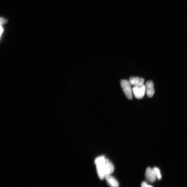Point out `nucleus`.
Segmentation results:
<instances>
[{"mask_svg": "<svg viewBox=\"0 0 187 187\" xmlns=\"http://www.w3.org/2000/svg\"><path fill=\"white\" fill-rule=\"evenodd\" d=\"M145 86L146 94L148 97H152L155 93L153 82L151 80H149L146 83Z\"/></svg>", "mask_w": 187, "mask_h": 187, "instance_id": "5", "label": "nucleus"}, {"mask_svg": "<svg viewBox=\"0 0 187 187\" xmlns=\"http://www.w3.org/2000/svg\"><path fill=\"white\" fill-rule=\"evenodd\" d=\"M154 170L156 175L157 178L159 180H161V175L160 173V170L159 168L156 167H155L153 168Z\"/></svg>", "mask_w": 187, "mask_h": 187, "instance_id": "8", "label": "nucleus"}, {"mask_svg": "<svg viewBox=\"0 0 187 187\" xmlns=\"http://www.w3.org/2000/svg\"><path fill=\"white\" fill-rule=\"evenodd\" d=\"M129 82L131 85L135 86L142 85L145 80L143 78L137 77H131L129 78Z\"/></svg>", "mask_w": 187, "mask_h": 187, "instance_id": "7", "label": "nucleus"}, {"mask_svg": "<svg viewBox=\"0 0 187 187\" xmlns=\"http://www.w3.org/2000/svg\"><path fill=\"white\" fill-rule=\"evenodd\" d=\"M7 21L3 18H1V24H5L7 22Z\"/></svg>", "mask_w": 187, "mask_h": 187, "instance_id": "9", "label": "nucleus"}, {"mask_svg": "<svg viewBox=\"0 0 187 187\" xmlns=\"http://www.w3.org/2000/svg\"><path fill=\"white\" fill-rule=\"evenodd\" d=\"M129 81L122 80L121 81V85L126 97L129 99L132 98V90Z\"/></svg>", "mask_w": 187, "mask_h": 187, "instance_id": "2", "label": "nucleus"}, {"mask_svg": "<svg viewBox=\"0 0 187 187\" xmlns=\"http://www.w3.org/2000/svg\"><path fill=\"white\" fill-rule=\"evenodd\" d=\"M97 172L99 178L103 180L106 176L110 175L114 171V165L104 156H100L95 160Z\"/></svg>", "mask_w": 187, "mask_h": 187, "instance_id": "1", "label": "nucleus"}, {"mask_svg": "<svg viewBox=\"0 0 187 187\" xmlns=\"http://www.w3.org/2000/svg\"><path fill=\"white\" fill-rule=\"evenodd\" d=\"M132 92L136 98L138 99L142 98L146 92L145 85L142 84L134 86L132 89Z\"/></svg>", "mask_w": 187, "mask_h": 187, "instance_id": "3", "label": "nucleus"}, {"mask_svg": "<svg viewBox=\"0 0 187 187\" xmlns=\"http://www.w3.org/2000/svg\"><path fill=\"white\" fill-rule=\"evenodd\" d=\"M145 175L146 180L150 182H154L157 178L153 169L149 167L146 168Z\"/></svg>", "mask_w": 187, "mask_h": 187, "instance_id": "4", "label": "nucleus"}, {"mask_svg": "<svg viewBox=\"0 0 187 187\" xmlns=\"http://www.w3.org/2000/svg\"><path fill=\"white\" fill-rule=\"evenodd\" d=\"M148 185L147 183L146 182H143L141 183V187H146Z\"/></svg>", "mask_w": 187, "mask_h": 187, "instance_id": "10", "label": "nucleus"}, {"mask_svg": "<svg viewBox=\"0 0 187 187\" xmlns=\"http://www.w3.org/2000/svg\"><path fill=\"white\" fill-rule=\"evenodd\" d=\"M105 179L110 187H119V183L117 180L111 175L106 176Z\"/></svg>", "mask_w": 187, "mask_h": 187, "instance_id": "6", "label": "nucleus"}, {"mask_svg": "<svg viewBox=\"0 0 187 187\" xmlns=\"http://www.w3.org/2000/svg\"><path fill=\"white\" fill-rule=\"evenodd\" d=\"M146 187H153V186H152L151 185H148V186Z\"/></svg>", "mask_w": 187, "mask_h": 187, "instance_id": "11", "label": "nucleus"}]
</instances>
